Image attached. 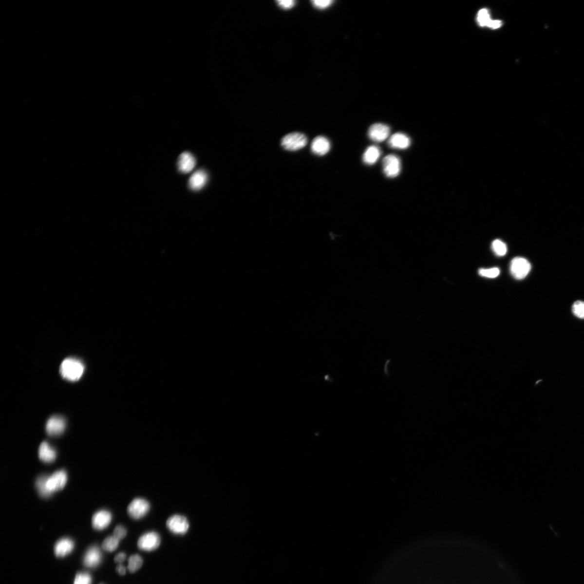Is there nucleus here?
<instances>
[{
  "label": "nucleus",
  "mask_w": 584,
  "mask_h": 584,
  "mask_svg": "<svg viewBox=\"0 0 584 584\" xmlns=\"http://www.w3.org/2000/svg\"><path fill=\"white\" fill-rule=\"evenodd\" d=\"M85 369V365L82 361L77 358L70 357L62 361L60 366V374L66 380L76 381L80 379Z\"/></svg>",
  "instance_id": "1"
},
{
  "label": "nucleus",
  "mask_w": 584,
  "mask_h": 584,
  "mask_svg": "<svg viewBox=\"0 0 584 584\" xmlns=\"http://www.w3.org/2000/svg\"><path fill=\"white\" fill-rule=\"evenodd\" d=\"M307 142L305 135L296 132L284 136L282 140L281 145L284 150L294 151L304 148Z\"/></svg>",
  "instance_id": "2"
},
{
  "label": "nucleus",
  "mask_w": 584,
  "mask_h": 584,
  "mask_svg": "<svg viewBox=\"0 0 584 584\" xmlns=\"http://www.w3.org/2000/svg\"><path fill=\"white\" fill-rule=\"evenodd\" d=\"M67 474L65 470L56 471L50 476H47L45 482L46 490L51 495L65 487L67 482Z\"/></svg>",
  "instance_id": "3"
},
{
  "label": "nucleus",
  "mask_w": 584,
  "mask_h": 584,
  "mask_svg": "<svg viewBox=\"0 0 584 584\" xmlns=\"http://www.w3.org/2000/svg\"><path fill=\"white\" fill-rule=\"evenodd\" d=\"M151 505L147 500L137 498L132 500L127 508V512L132 519L139 520L145 517L150 511Z\"/></svg>",
  "instance_id": "4"
},
{
  "label": "nucleus",
  "mask_w": 584,
  "mask_h": 584,
  "mask_svg": "<svg viewBox=\"0 0 584 584\" xmlns=\"http://www.w3.org/2000/svg\"><path fill=\"white\" fill-rule=\"evenodd\" d=\"M166 526L170 532L176 535H184L188 532L189 523L185 516L175 514L167 520Z\"/></svg>",
  "instance_id": "5"
},
{
  "label": "nucleus",
  "mask_w": 584,
  "mask_h": 584,
  "mask_svg": "<svg viewBox=\"0 0 584 584\" xmlns=\"http://www.w3.org/2000/svg\"><path fill=\"white\" fill-rule=\"evenodd\" d=\"M161 543V538L159 533L155 531L147 532L139 538L137 546L141 550L151 552L158 548Z\"/></svg>",
  "instance_id": "6"
},
{
  "label": "nucleus",
  "mask_w": 584,
  "mask_h": 584,
  "mask_svg": "<svg viewBox=\"0 0 584 584\" xmlns=\"http://www.w3.org/2000/svg\"><path fill=\"white\" fill-rule=\"evenodd\" d=\"M531 269V264L527 260L522 257L514 258L510 264V271L512 276L517 280L526 278Z\"/></svg>",
  "instance_id": "7"
},
{
  "label": "nucleus",
  "mask_w": 584,
  "mask_h": 584,
  "mask_svg": "<svg viewBox=\"0 0 584 584\" xmlns=\"http://www.w3.org/2000/svg\"><path fill=\"white\" fill-rule=\"evenodd\" d=\"M384 173L387 177L394 178L398 176L401 169V161L394 154L387 155L382 161Z\"/></svg>",
  "instance_id": "8"
},
{
  "label": "nucleus",
  "mask_w": 584,
  "mask_h": 584,
  "mask_svg": "<svg viewBox=\"0 0 584 584\" xmlns=\"http://www.w3.org/2000/svg\"><path fill=\"white\" fill-rule=\"evenodd\" d=\"M66 421L61 415H54L51 417L46 425V433L52 436H58L64 433Z\"/></svg>",
  "instance_id": "9"
},
{
  "label": "nucleus",
  "mask_w": 584,
  "mask_h": 584,
  "mask_svg": "<svg viewBox=\"0 0 584 584\" xmlns=\"http://www.w3.org/2000/svg\"><path fill=\"white\" fill-rule=\"evenodd\" d=\"M390 134V127L382 124H376L372 125L368 132L370 138L376 142L385 141L389 136Z\"/></svg>",
  "instance_id": "10"
},
{
  "label": "nucleus",
  "mask_w": 584,
  "mask_h": 584,
  "mask_svg": "<svg viewBox=\"0 0 584 584\" xmlns=\"http://www.w3.org/2000/svg\"><path fill=\"white\" fill-rule=\"evenodd\" d=\"M112 520V513L107 510L102 509L93 515L92 519L93 528L102 530L109 526Z\"/></svg>",
  "instance_id": "11"
},
{
  "label": "nucleus",
  "mask_w": 584,
  "mask_h": 584,
  "mask_svg": "<svg viewBox=\"0 0 584 584\" xmlns=\"http://www.w3.org/2000/svg\"><path fill=\"white\" fill-rule=\"evenodd\" d=\"M102 553L99 547L93 546L88 549L83 557V564L87 567L95 568L99 565Z\"/></svg>",
  "instance_id": "12"
},
{
  "label": "nucleus",
  "mask_w": 584,
  "mask_h": 584,
  "mask_svg": "<svg viewBox=\"0 0 584 584\" xmlns=\"http://www.w3.org/2000/svg\"><path fill=\"white\" fill-rule=\"evenodd\" d=\"M330 149V142L324 136H317L312 141L311 151L317 155H325L328 153Z\"/></svg>",
  "instance_id": "13"
},
{
  "label": "nucleus",
  "mask_w": 584,
  "mask_h": 584,
  "mask_svg": "<svg viewBox=\"0 0 584 584\" xmlns=\"http://www.w3.org/2000/svg\"><path fill=\"white\" fill-rule=\"evenodd\" d=\"M75 548V543L70 538H63L58 541L55 546V553L57 557H64L71 553Z\"/></svg>",
  "instance_id": "14"
},
{
  "label": "nucleus",
  "mask_w": 584,
  "mask_h": 584,
  "mask_svg": "<svg viewBox=\"0 0 584 584\" xmlns=\"http://www.w3.org/2000/svg\"><path fill=\"white\" fill-rule=\"evenodd\" d=\"M196 161L194 157L189 152H184L178 159L179 170L183 173H188L195 168Z\"/></svg>",
  "instance_id": "15"
},
{
  "label": "nucleus",
  "mask_w": 584,
  "mask_h": 584,
  "mask_svg": "<svg viewBox=\"0 0 584 584\" xmlns=\"http://www.w3.org/2000/svg\"><path fill=\"white\" fill-rule=\"evenodd\" d=\"M389 146L393 149L405 150L411 145V140L407 135L402 132H396L392 135L388 142Z\"/></svg>",
  "instance_id": "16"
},
{
  "label": "nucleus",
  "mask_w": 584,
  "mask_h": 584,
  "mask_svg": "<svg viewBox=\"0 0 584 584\" xmlns=\"http://www.w3.org/2000/svg\"><path fill=\"white\" fill-rule=\"evenodd\" d=\"M38 457L44 463H51L56 459L57 452L50 444L43 441L38 449Z\"/></svg>",
  "instance_id": "17"
},
{
  "label": "nucleus",
  "mask_w": 584,
  "mask_h": 584,
  "mask_svg": "<svg viewBox=\"0 0 584 584\" xmlns=\"http://www.w3.org/2000/svg\"><path fill=\"white\" fill-rule=\"evenodd\" d=\"M207 179L208 176L205 170H197L190 176L189 180V187L192 190H199L204 187Z\"/></svg>",
  "instance_id": "18"
},
{
  "label": "nucleus",
  "mask_w": 584,
  "mask_h": 584,
  "mask_svg": "<svg viewBox=\"0 0 584 584\" xmlns=\"http://www.w3.org/2000/svg\"><path fill=\"white\" fill-rule=\"evenodd\" d=\"M381 154V151L378 147L371 146L368 147L363 155V161L366 165H374L379 159Z\"/></svg>",
  "instance_id": "19"
},
{
  "label": "nucleus",
  "mask_w": 584,
  "mask_h": 584,
  "mask_svg": "<svg viewBox=\"0 0 584 584\" xmlns=\"http://www.w3.org/2000/svg\"><path fill=\"white\" fill-rule=\"evenodd\" d=\"M119 540L114 536L107 537L103 542L102 547L107 552L114 551L119 546Z\"/></svg>",
  "instance_id": "20"
},
{
  "label": "nucleus",
  "mask_w": 584,
  "mask_h": 584,
  "mask_svg": "<svg viewBox=\"0 0 584 584\" xmlns=\"http://www.w3.org/2000/svg\"><path fill=\"white\" fill-rule=\"evenodd\" d=\"M47 475H43L38 477L36 480V486L38 493L42 498H48L51 496L46 490L45 482Z\"/></svg>",
  "instance_id": "21"
},
{
  "label": "nucleus",
  "mask_w": 584,
  "mask_h": 584,
  "mask_svg": "<svg viewBox=\"0 0 584 584\" xmlns=\"http://www.w3.org/2000/svg\"><path fill=\"white\" fill-rule=\"evenodd\" d=\"M143 564V559L138 554H134L132 555L129 560L128 569L132 572L134 573L139 570Z\"/></svg>",
  "instance_id": "22"
},
{
  "label": "nucleus",
  "mask_w": 584,
  "mask_h": 584,
  "mask_svg": "<svg viewBox=\"0 0 584 584\" xmlns=\"http://www.w3.org/2000/svg\"><path fill=\"white\" fill-rule=\"evenodd\" d=\"M492 248L494 253L498 256H504L507 253V245L499 239L495 240L492 243Z\"/></svg>",
  "instance_id": "23"
},
{
  "label": "nucleus",
  "mask_w": 584,
  "mask_h": 584,
  "mask_svg": "<svg viewBox=\"0 0 584 584\" xmlns=\"http://www.w3.org/2000/svg\"><path fill=\"white\" fill-rule=\"evenodd\" d=\"M477 21L480 26H488L489 23L491 21L490 19L489 11L487 9H481L479 12L477 16Z\"/></svg>",
  "instance_id": "24"
},
{
  "label": "nucleus",
  "mask_w": 584,
  "mask_h": 584,
  "mask_svg": "<svg viewBox=\"0 0 584 584\" xmlns=\"http://www.w3.org/2000/svg\"><path fill=\"white\" fill-rule=\"evenodd\" d=\"M572 311L576 317L584 320V301H578L574 302Z\"/></svg>",
  "instance_id": "25"
},
{
  "label": "nucleus",
  "mask_w": 584,
  "mask_h": 584,
  "mask_svg": "<svg viewBox=\"0 0 584 584\" xmlns=\"http://www.w3.org/2000/svg\"><path fill=\"white\" fill-rule=\"evenodd\" d=\"M479 274L480 276L482 277L489 278H495L499 276L500 274V270L497 267L490 269L482 268L479 270Z\"/></svg>",
  "instance_id": "26"
},
{
  "label": "nucleus",
  "mask_w": 584,
  "mask_h": 584,
  "mask_svg": "<svg viewBox=\"0 0 584 584\" xmlns=\"http://www.w3.org/2000/svg\"><path fill=\"white\" fill-rule=\"evenodd\" d=\"M92 578L89 573L80 572L77 574L74 584H91Z\"/></svg>",
  "instance_id": "27"
},
{
  "label": "nucleus",
  "mask_w": 584,
  "mask_h": 584,
  "mask_svg": "<svg viewBox=\"0 0 584 584\" xmlns=\"http://www.w3.org/2000/svg\"><path fill=\"white\" fill-rule=\"evenodd\" d=\"M333 2L331 0H315L313 1L312 3L314 6L316 8L323 9L328 8Z\"/></svg>",
  "instance_id": "28"
},
{
  "label": "nucleus",
  "mask_w": 584,
  "mask_h": 584,
  "mask_svg": "<svg viewBox=\"0 0 584 584\" xmlns=\"http://www.w3.org/2000/svg\"><path fill=\"white\" fill-rule=\"evenodd\" d=\"M126 534L127 530L125 527L119 525V526H117L115 527L114 531L113 536L117 539H118L120 541V540L126 537Z\"/></svg>",
  "instance_id": "29"
},
{
  "label": "nucleus",
  "mask_w": 584,
  "mask_h": 584,
  "mask_svg": "<svg viewBox=\"0 0 584 584\" xmlns=\"http://www.w3.org/2000/svg\"><path fill=\"white\" fill-rule=\"evenodd\" d=\"M277 3L280 7L284 9H291L296 4V1L293 0H281L278 1Z\"/></svg>",
  "instance_id": "30"
},
{
  "label": "nucleus",
  "mask_w": 584,
  "mask_h": 584,
  "mask_svg": "<svg viewBox=\"0 0 584 584\" xmlns=\"http://www.w3.org/2000/svg\"><path fill=\"white\" fill-rule=\"evenodd\" d=\"M502 25V22L501 21L492 20L491 19V21H490L488 27L495 29L499 28V27H501Z\"/></svg>",
  "instance_id": "31"
},
{
  "label": "nucleus",
  "mask_w": 584,
  "mask_h": 584,
  "mask_svg": "<svg viewBox=\"0 0 584 584\" xmlns=\"http://www.w3.org/2000/svg\"><path fill=\"white\" fill-rule=\"evenodd\" d=\"M126 555L125 553H119L115 557L114 561L117 563H122L124 562L126 559Z\"/></svg>",
  "instance_id": "32"
},
{
  "label": "nucleus",
  "mask_w": 584,
  "mask_h": 584,
  "mask_svg": "<svg viewBox=\"0 0 584 584\" xmlns=\"http://www.w3.org/2000/svg\"><path fill=\"white\" fill-rule=\"evenodd\" d=\"M116 571L121 576H124L126 572V569L123 565L120 564V565L117 566Z\"/></svg>",
  "instance_id": "33"
}]
</instances>
